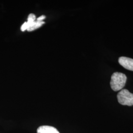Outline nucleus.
Returning <instances> with one entry per match:
<instances>
[{
  "label": "nucleus",
  "instance_id": "obj_2",
  "mask_svg": "<svg viewBox=\"0 0 133 133\" xmlns=\"http://www.w3.org/2000/svg\"><path fill=\"white\" fill-rule=\"evenodd\" d=\"M118 102L123 105H133V94L127 89H122L117 95Z\"/></svg>",
  "mask_w": 133,
  "mask_h": 133
},
{
  "label": "nucleus",
  "instance_id": "obj_3",
  "mask_svg": "<svg viewBox=\"0 0 133 133\" xmlns=\"http://www.w3.org/2000/svg\"><path fill=\"white\" fill-rule=\"evenodd\" d=\"M119 64L127 70L133 71V59L128 57H121L118 59Z\"/></svg>",
  "mask_w": 133,
  "mask_h": 133
},
{
  "label": "nucleus",
  "instance_id": "obj_1",
  "mask_svg": "<svg viewBox=\"0 0 133 133\" xmlns=\"http://www.w3.org/2000/svg\"><path fill=\"white\" fill-rule=\"evenodd\" d=\"M127 77L123 73L115 72L111 77L110 86L114 91L121 90L125 85Z\"/></svg>",
  "mask_w": 133,
  "mask_h": 133
},
{
  "label": "nucleus",
  "instance_id": "obj_6",
  "mask_svg": "<svg viewBox=\"0 0 133 133\" xmlns=\"http://www.w3.org/2000/svg\"><path fill=\"white\" fill-rule=\"evenodd\" d=\"M35 22V21H34ZM34 22H25L24 24H23L21 27V30L22 32H24L26 30H27L32 25V24Z\"/></svg>",
  "mask_w": 133,
  "mask_h": 133
},
{
  "label": "nucleus",
  "instance_id": "obj_4",
  "mask_svg": "<svg viewBox=\"0 0 133 133\" xmlns=\"http://www.w3.org/2000/svg\"><path fill=\"white\" fill-rule=\"evenodd\" d=\"M37 133H60L56 129L49 126H42L37 129Z\"/></svg>",
  "mask_w": 133,
  "mask_h": 133
},
{
  "label": "nucleus",
  "instance_id": "obj_7",
  "mask_svg": "<svg viewBox=\"0 0 133 133\" xmlns=\"http://www.w3.org/2000/svg\"><path fill=\"white\" fill-rule=\"evenodd\" d=\"M36 16L34 14H31L29 15L28 17V19H27V21L29 22H34L36 20Z\"/></svg>",
  "mask_w": 133,
  "mask_h": 133
},
{
  "label": "nucleus",
  "instance_id": "obj_8",
  "mask_svg": "<svg viewBox=\"0 0 133 133\" xmlns=\"http://www.w3.org/2000/svg\"><path fill=\"white\" fill-rule=\"evenodd\" d=\"M46 18V16L45 15H41L39 17H38V18L37 19V21H43V20L44 19H45Z\"/></svg>",
  "mask_w": 133,
  "mask_h": 133
},
{
  "label": "nucleus",
  "instance_id": "obj_5",
  "mask_svg": "<svg viewBox=\"0 0 133 133\" xmlns=\"http://www.w3.org/2000/svg\"><path fill=\"white\" fill-rule=\"evenodd\" d=\"M44 23H45L44 21H35L32 24V25L29 28L27 31L29 32L33 31L34 30L41 27Z\"/></svg>",
  "mask_w": 133,
  "mask_h": 133
}]
</instances>
